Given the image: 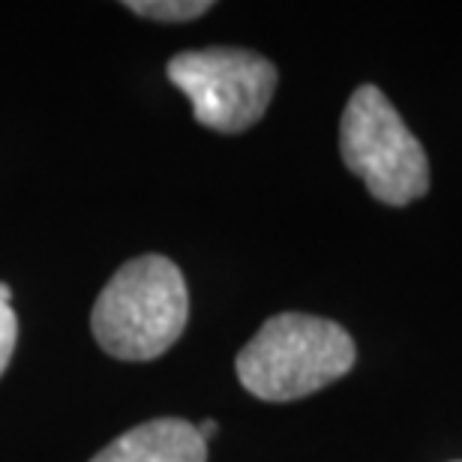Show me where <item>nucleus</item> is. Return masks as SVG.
Here are the masks:
<instances>
[{
    "label": "nucleus",
    "instance_id": "f257e3e1",
    "mask_svg": "<svg viewBox=\"0 0 462 462\" xmlns=\"http://www.w3.org/2000/svg\"><path fill=\"white\" fill-rule=\"evenodd\" d=\"M357 348L348 330L319 316L282 312L240 348L237 378L267 402H291L334 384L355 366Z\"/></svg>",
    "mask_w": 462,
    "mask_h": 462
},
{
    "label": "nucleus",
    "instance_id": "f03ea898",
    "mask_svg": "<svg viewBox=\"0 0 462 462\" xmlns=\"http://www.w3.org/2000/svg\"><path fill=\"white\" fill-rule=\"evenodd\" d=\"M189 319V294L178 264L162 255L126 262L99 294L90 328L120 360H151L178 343Z\"/></svg>",
    "mask_w": 462,
    "mask_h": 462
},
{
    "label": "nucleus",
    "instance_id": "7ed1b4c3",
    "mask_svg": "<svg viewBox=\"0 0 462 462\" xmlns=\"http://www.w3.org/2000/svg\"><path fill=\"white\" fill-rule=\"evenodd\" d=\"M339 153L382 205H411L430 189L427 151L375 85L351 94L339 124Z\"/></svg>",
    "mask_w": 462,
    "mask_h": 462
},
{
    "label": "nucleus",
    "instance_id": "20e7f679",
    "mask_svg": "<svg viewBox=\"0 0 462 462\" xmlns=\"http://www.w3.org/2000/svg\"><path fill=\"white\" fill-rule=\"evenodd\" d=\"M169 79L189 99L199 124L217 133H244L258 124L276 90V67L246 49L174 54Z\"/></svg>",
    "mask_w": 462,
    "mask_h": 462
},
{
    "label": "nucleus",
    "instance_id": "39448f33",
    "mask_svg": "<svg viewBox=\"0 0 462 462\" xmlns=\"http://www.w3.org/2000/svg\"><path fill=\"white\" fill-rule=\"evenodd\" d=\"M90 462H208V441L196 423L160 418L124 432Z\"/></svg>",
    "mask_w": 462,
    "mask_h": 462
},
{
    "label": "nucleus",
    "instance_id": "423d86ee",
    "mask_svg": "<svg viewBox=\"0 0 462 462\" xmlns=\"http://www.w3.org/2000/svg\"><path fill=\"white\" fill-rule=\"evenodd\" d=\"M126 6L135 15L156 18V22H189V18L205 15L210 9L208 0H133Z\"/></svg>",
    "mask_w": 462,
    "mask_h": 462
},
{
    "label": "nucleus",
    "instance_id": "0eeeda50",
    "mask_svg": "<svg viewBox=\"0 0 462 462\" xmlns=\"http://www.w3.org/2000/svg\"><path fill=\"white\" fill-rule=\"evenodd\" d=\"M15 339H18V319L9 303L0 300V375L13 357V348H15Z\"/></svg>",
    "mask_w": 462,
    "mask_h": 462
},
{
    "label": "nucleus",
    "instance_id": "6e6552de",
    "mask_svg": "<svg viewBox=\"0 0 462 462\" xmlns=\"http://www.w3.org/2000/svg\"><path fill=\"white\" fill-rule=\"evenodd\" d=\"M196 430H199V436L201 439H210V436H217V423L214 420H201V423H196Z\"/></svg>",
    "mask_w": 462,
    "mask_h": 462
},
{
    "label": "nucleus",
    "instance_id": "1a4fd4ad",
    "mask_svg": "<svg viewBox=\"0 0 462 462\" xmlns=\"http://www.w3.org/2000/svg\"><path fill=\"white\" fill-rule=\"evenodd\" d=\"M9 298H13V291H9V285H6V282H0V300L9 303Z\"/></svg>",
    "mask_w": 462,
    "mask_h": 462
}]
</instances>
